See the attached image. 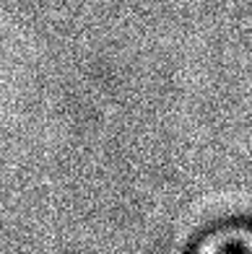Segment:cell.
<instances>
[{
  "mask_svg": "<svg viewBox=\"0 0 252 254\" xmlns=\"http://www.w3.org/2000/svg\"><path fill=\"white\" fill-rule=\"evenodd\" d=\"M192 252H252V221H226L203 234L190 244Z\"/></svg>",
  "mask_w": 252,
  "mask_h": 254,
  "instance_id": "cell-1",
  "label": "cell"
}]
</instances>
